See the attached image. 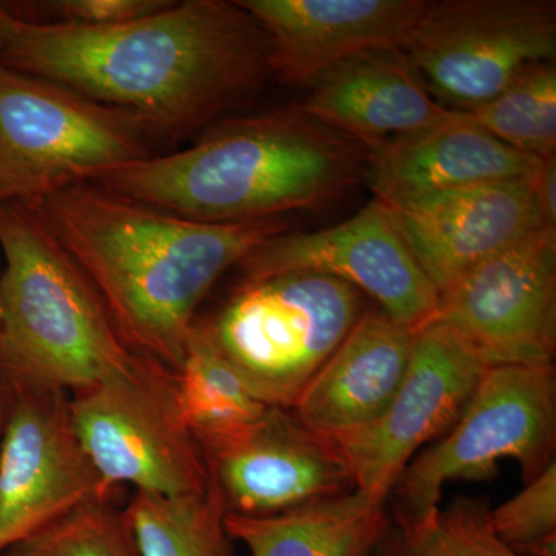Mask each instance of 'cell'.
Instances as JSON below:
<instances>
[{
  "instance_id": "cell-1",
  "label": "cell",
  "mask_w": 556,
  "mask_h": 556,
  "mask_svg": "<svg viewBox=\"0 0 556 556\" xmlns=\"http://www.w3.org/2000/svg\"><path fill=\"white\" fill-rule=\"evenodd\" d=\"M2 64L185 137L247 101L273 76L269 42L239 2L170 0L124 24L16 17Z\"/></svg>"
},
{
  "instance_id": "cell-2",
  "label": "cell",
  "mask_w": 556,
  "mask_h": 556,
  "mask_svg": "<svg viewBox=\"0 0 556 556\" xmlns=\"http://www.w3.org/2000/svg\"><path fill=\"white\" fill-rule=\"evenodd\" d=\"M28 203L90 281L124 343L174 371L218 278L288 230L283 218L195 222L91 181Z\"/></svg>"
},
{
  "instance_id": "cell-3",
  "label": "cell",
  "mask_w": 556,
  "mask_h": 556,
  "mask_svg": "<svg viewBox=\"0 0 556 556\" xmlns=\"http://www.w3.org/2000/svg\"><path fill=\"white\" fill-rule=\"evenodd\" d=\"M368 172L367 148L295 105L215 121L190 148L91 182L179 217L241 225L327 206Z\"/></svg>"
},
{
  "instance_id": "cell-4",
  "label": "cell",
  "mask_w": 556,
  "mask_h": 556,
  "mask_svg": "<svg viewBox=\"0 0 556 556\" xmlns=\"http://www.w3.org/2000/svg\"><path fill=\"white\" fill-rule=\"evenodd\" d=\"M0 382L72 394L135 364L139 354L31 203L0 208Z\"/></svg>"
},
{
  "instance_id": "cell-5",
  "label": "cell",
  "mask_w": 556,
  "mask_h": 556,
  "mask_svg": "<svg viewBox=\"0 0 556 556\" xmlns=\"http://www.w3.org/2000/svg\"><path fill=\"white\" fill-rule=\"evenodd\" d=\"M356 288L325 274L243 281L212 320V343L268 407L291 409L367 311Z\"/></svg>"
},
{
  "instance_id": "cell-6",
  "label": "cell",
  "mask_w": 556,
  "mask_h": 556,
  "mask_svg": "<svg viewBox=\"0 0 556 556\" xmlns=\"http://www.w3.org/2000/svg\"><path fill=\"white\" fill-rule=\"evenodd\" d=\"M142 121L0 62V204L54 190L156 155Z\"/></svg>"
},
{
  "instance_id": "cell-7",
  "label": "cell",
  "mask_w": 556,
  "mask_h": 556,
  "mask_svg": "<svg viewBox=\"0 0 556 556\" xmlns=\"http://www.w3.org/2000/svg\"><path fill=\"white\" fill-rule=\"evenodd\" d=\"M554 367L503 365L485 369L452 428L413 457L390 496L394 522L426 517L456 479L495 477L501 459H515L525 484L555 463Z\"/></svg>"
},
{
  "instance_id": "cell-8",
  "label": "cell",
  "mask_w": 556,
  "mask_h": 556,
  "mask_svg": "<svg viewBox=\"0 0 556 556\" xmlns=\"http://www.w3.org/2000/svg\"><path fill=\"white\" fill-rule=\"evenodd\" d=\"M87 455L113 489L164 497L201 495L206 457L179 412L174 369L139 354L126 371L70 394Z\"/></svg>"
},
{
  "instance_id": "cell-9",
  "label": "cell",
  "mask_w": 556,
  "mask_h": 556,
  "mask_svg": "<svg viewBox=\"0 0 556 556\" xmlns=\"http://www.w3.org/2000/svg\"><path fill=\"white\" fill-rule=\"evenodd\" d=\"M404 53L444 108L468 112L556 56L554 0L428 2Z\"/></svg>"
},
{
  "instance_id": "cell-10",
  "label": "cell",
  "mask_w": 556,
  "mask_h": 556,
  "mask_svg": "<svg viewBox=\"0 0 556 556\" xmlns=\"http://www.w3.org/2000/svg\"><path fill=\"white\" fill-rule=\"evenodd\" d=\"M486 368L447 325L431 321L417 329L407 375L382 416L357 430L325 434L356 492L387 503L417 452L456 422Z\"/></svg>"
},
{
  "instance_id": "cell-11",
  "label": "cell",
  "mask_w": 556,
  "mask_h": 556,
  "mask_svg": "<svg viewBox=\"0 0 556 556\" xmlns=\"http://www.w3.org/2000/svg\"><path fill=\"white\" fill-rule=\"evenodd\" d=\"M447 325L486 367H554L556 233H530L479 263L439 295Z\"/></svg>"
},
{
  "instance_id": "cell-12",
  "label": "cell",
  "mask_w": 556,
  "mask_h": 556,
  "mask_svg": "<svg viewBox=\"0 0 556 556\" xmlns=\"http://www.w3.org/2000/svg\"><path fill=\"white\" fill-rule=\"evenodd\" d=\"M2 386L9 409L0 438V551L73 508L115 497L118 490L87 455L67 391Z\"/></svg>"
},
{
  "instance_id": "cell-13",
  "label": "cell",
  "mask_w": 556,
  "mask_h": 556,
  "mask_svg": "<svg viewBox=\"0 0 556 556\" xmlns=\"http://www.w3.org/2000/svg\"><path fill=\"white\" fill-rule=\"evenodd\" d=\"M239 268L244 281L300 270L338 278L415 332L438 313V289L417 265L390 208L376 199L331 228L278 233Z\"/></svg>"
},
{
  "instance_id": "cell-14",
  "label": "cell",
  "mask_w": 556,
  "mask_h": 556,
  "mask_svg": "<svg viewBox=\"0 0 556 556\" xmlns=\"http://www.w3.org/2000/svg\"><path fill=\"white\" fill-rule=\"evenodd\" d=\"M204 457L226 514L265 517L356 490L329 438L287 408L269 407Z\"/></svg>"
},
{
  "instance_id": "cell-15",
  "label": "cell",
  "mask_w": 556,
  "mask_h": 556,
  "mask_svg": "<svg viewBox=\"0 0 556 556\" xmlns=\"http://www.w3.org/2000/svg\"><path fill=\"white\" fill-rule=\"evenodd\" d=\"M535 177L468 186L388 207L439 295L479 263L546 229Z\"/></svg>"
},
{
  "instance_id": "cell-16",
  "label": "cell",
  "mask_w": 556,
  "mask_h": 556,
  "mask_svg": "<svg viewBox=\"0 0 556 556\" xmlns=\"http://www.w3.org/2000/svg\"><path fill=\"white\" fill-rule=\"evenodd\" d=\"M269 42L273 76L309 87L343 62L404 50L428 0H240Z\"/></svg>"
},
{
  "instance_id": "cell-17",
  "label": "cell",
  "mask_w": 556,
  "mask_h": 556,
  "mask_svg": "<svg viewBox=\"0 0 556 556\" xmlns=\"http://www.w3.org/2000/svg\"><path fill=\"white\" fill-rule=\"evenodd\" d=\"M543 161L453 110L434 126L371 150L368 178L376 200L394 207L447 190L533 178Z\"/></svg>"
},
{
  "instance_id": "cell-18",
  "label": "cell",
  "mask_w": 556,
  "mask_h": 556,
  "mask_svg": "<svg viewBox=\"0 0 556 556\" xmlns=\"http://www.w3.org/2000/svg\"><path fill=\"white\" fill-rule=\"evenodd\" d=\"M299 105L371 150L447 119L404 50L371 51L329 70Z\"/></svg>"
},
{
  "instance_id": "cell-19",
  "label": "cell",
  "mask_w": 556,
  "mask_h": 556,
  "mask_svg": "<svg viewBox=\"0 0 556 556\" xmlns=\"http://www.w3.org/2000/svg\"><path fill=\"white\" fill-rule=\"evenodd\" d=\"M415 331L367 308L291 412L321 434L357 430L386 412L404 382Z\"/></svg>"
},
{
  "instance_id": "cell-20",
  "label": "cell",
  "mask_w": 556,
  "mask_h": 556,
  "mask_svg": "<svg viewBox=\"0 0 556 556\" xmlns=\"http://www.w3.org/2000/svg\"><path fill=\"white\" fill-rule=\"evenodd\" d=\"M387 503L362 493L265 517L226 514V530L251 556H372L390 527Z\"/></svg>"
},
{
  "instance_id": "cell-21",
  "label": "cell",
  "mask_w": 556,
  "mask_h": 556,
  "mask_svg": "<svg viewBox=\"0 0 556 556\" xmlns=\"http://www.w3.org/2000/svg\"><path fill=\"white\" fill-rule=\"evenodd\" d=\"M175 380L179 412L203 455L239 437L269 408L219 354L199 318L181 365L175 369Z\"/></svg>"
},
{
  "instance_id": "cell-22",
  "label": "cell",
  "mask_w": 556,
  "mask_h": 556,
  "mask_svg": "<svg viewBox=\"0 0 556 556\" xmlns=\"http://www.w3.org/2000/svg\"><path fill=\"white\" fill-rule=\"evenodd\" d=\"M141 556H233L214 481L195 496L135 492L126 506Z\"/></svg>"
},
{
  "instance_id": "cell-23",
  "label": "cell",
  "mask_w": 556,
  "mask_h": 556,
  "mask_svg": "<svg viewBox=\"0 0 556 556\" xmlns=\"http://www.w3.org/2000/svg\"><path fill=\"white\" fill-rule=\"evenodd\" d=\"M504 144L546 160L556 155V67L532 65L477 109L460 112Z\"/></svg>"
},
{
  "instance_id": "cell-24",
  "label": "cell",
  "mask_w": 556,
  "mask_h": 556,
  "mask_svg": "<svg viewBox=\"0 0 556 556\" xmlns=\"http://www.w3.org/2000/svg\"><path fill=\"white\" fill-rule=\"evenodd\" d=\"M490 507L457 497L413 522H393L372 556H521L493 532Z\"/></svg>"
},
{
  "instance_id": "cell-25",
  "label": "cell",
  "mask_w": 556,
  "mask_h": 556,
  "mask_svg": "<svg viewBox=\"0 0 556 556\" xmlns=\"http://www.w3.org/2000/svg\"><path fill=\"white\" fill-rule=\"evenodd\" d=\"M0 556H141L126 507L90 501L0 551Z\"/></svg>"
},
{
  "instance_id": "cell-26",
  "label": "cell",
  "mask_w": 556,
  "mask_h": 556,
  "mask_svg": "<svg viewBox=\"0 0 556 556\" xmlns=\"http://www.w3.org/2000/svg\"><path fill=\"white\" fill-rule=\"evenodd\" d=\"M496 536L521 556H556V464H551L517 496L490 508Z\"/></svg>"
},
{
  "instance_id": "cell-27",
  "label": "cell",
  "mask_w": 556,
  "mask_h": 556,
  "mask_svg": "<svg viewBox=\"0 0 556 556\" xmlns=\"http://www.w3.org/2000/svg\"><path fill=\"white\" fill-rule=\"evenodd\" d=\"M170 0H53L39 3L38 10L46 11L47 20L58 24L105 25L124 24L155 13Z\"/></svg>"
},
{
  "instance_id": "cell-28",
  "label": "cell",
  "mask_w": 556,
  "mask_h": 556,
  "mask_svg": "<svg viewBox=\"0 0 556 556\" xmlns=\"http://www.w3.org/2000/svg\"><path fill=\"white\" fill-rule=\"evenodd\" d=\"M535 192L544 228L556 233V155L543 161L535 177Z\"/></svg>"
},
{
  "instance_id": "cell-29",
  "label": "cell",
  "mask_w": 556,
  "mask_h": 556,
  "mask_svg": "<svg viewBox=\"0 0 556 556\" xmlns=\"http://www.w3.org/2000/svg\"><path fill=\"white\" fill-rule=\"evenodd\" d=\"M16 17L7 7L0 5V60H2L3 49H5L7 40H9Z\"/></svg>"
},
{
  "instance_id": "cell-30",
  "label": "cell",
  "mask_w": 556,
  "mask_h": 556,
  "mask_svg": "<svg viewBox=\"0 0 556 556\" xmlns=\"http://www.w3.org/2000/svg\"><path fill=\"white\" fill-rule=\"evenodd\" d=\"M7 409H9V391L0 383V438H2L3 424H5Z\"/></svg>"
},
{
  "instance_id": "cell-31",
  "label": "cell",
  "mask_w": 556,
  "mask_h": 556,
  "mask_svg": "<svg viewBox=\"0 0 556 556\" xmlns=\"http://www.w3.org/2000/svg\"><path fill=\"white\" fill-rule=\"evenodd\" d=\"M2 204H0V208H2ZM0 270H2V260H0Z\"/></svg>"
}]
</instances>
